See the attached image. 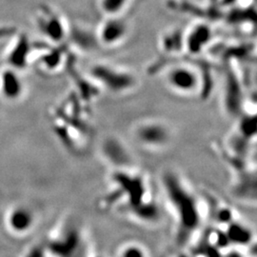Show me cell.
Instances as JSON below:
<instances>
[{
  "mask_svg": "<svg viewBox=\"0 0 257 257\" xmlns=\"http://www.w3.org/2000/svg\"><path fill=\"white\" fill-rule=\"evenodd\" d=\"M98 207L104 212L147 226L156 225L162 218L156 186L147 173L135 164L110 169Z\"/></svg>",
  "mask_w": 257,
  "mask_h": 257,
  "instance_id": "6da1fadb",
  "label": "cell"
},
{
  "mask_svg": "<svg viewBox=\"0 0 257 257\" xmlns=\"http://www.w3.org/2000/svg\"><path fill=\"white\" fill-rule=\"evenodd\" d=\"M160 186L174 222L175 241L180 246L186 245L200 230L207 216V205L189 181L174 170L162 174Z\"/></svg>",
  "mask_w": 257,
  "mask_h": 257,
  "instance_id": "7a4b0ae2",
  "label": "cell"
},
{
  "mask_svg": "<svg viewBox=\"0 0 257 257\" xmlns=\"http://www.w3.org/2000/svg\"><path fill=\"white\" fill-rule=\"evenodd\" d=\"M45 257H83L86 250V234L82 224L74 216L60 221L46 240Z\"/></svg>",
  "mask_w": 257,
  "mask_h": 257,
  "instance_id": "3957f363",
  "label": "cell"
},
{
  "mask_svg": "<svg viewBox=\"0 0 257 257\" xmlns=\"http://www.w3.org/2000/svg\"><path fill=\"white\" fill-rule=\"evenodd\" d=\"M133 136L138 145L150 151L165 150L173 140L171 128L158 120H148L139 123L134 128Z\"/></svg>",
  "mask_w": 257,
  "mask_h": 257,
  "instance_id": "277c9868",
  "label": "cell"
},
{
  "mask_svg": "<svg viewBox=\"0 0 257 257\" xmlns=\"http://www.w3.org/2000/svg\"><path fill=\"white\" fill-rule=\"evenodd\" d=\"M37 213L26 205L10 208L4 216V226L12 235L23 236L30 233L37 225Z\"/></svg>",
  "mask_w": 257,
  "mask_h": 257,
  "instance_id": "5b68a950",
  "label": "cell"
},
{
  "mask_svg": "<svg viewBox=\"0 0 257 257\" xmlns=\"http://www.w3.org/2000/svg\"><path fill=\"white\" fill-rule=\"evenodd\" d=\"M92 75L110 92H125L135 85L132 74L108 65H96L92 69Z\"/></svg>",
  "mask_w": 257,
  "mask_h": 257,
  "instance_id": "8992f818",
  "label": "cell"
},
{
  "mask_svg": "<svg viewBox=\"0 0 257 257\" xmlns=\"http://www.w3.org/2000/svg\"><path fill=\"white\" fill-rule=\"evenodd\" d=\"M168 84L176 92L192 93L199 85V76L196 71L187 65L172 68L167 75Z\"/></svg>",
  "mask_w": 257,
  "mask_h": 257,
  "instance_id": "52a82bcc",
  "label": "cell"
},
{
  "mask_svg": "<svg viewBox=\"0 0 257 257\" xmlns=\"http://www.w3.org/2000/svg\"><path fill=\"white\" fill-rule=\"evenodd\" d=\"M102 153L111 168L135 164L126 148L114 139L107 140L103 146Z\"/></svg>",
  "mask_w": 257,
  "mask_h": 257,
  "instance_id": "ba28073f",
  "label": "cell"
},
{
  "mask_svg": "<svg viewBox=\"0 0 257 257\" xmlns=\"http://www.w3.org/2000/svg\"><path fill=\"white\" fill-rule=\"evenodd\" d=\"M127 29L125 22L117 19V16L110 17L109 20H107L100 29L99 38L102 43L107 45L118 43L126 36Z\"/></svg>",
  "mask_w": 257,
  "mask_h": 257,
  "instance_id": "9c48e42d",
  "label": "cell"
},
{
  "mask_svg": "<svg viewBox=\"0 0 257 257\" xmlns=\"http://www.w3.org/2000/svg\"><path fill=\"white\" fill-rule=\"evenodd\" d=\"M115 257H150L146 247L138 241L130 240L120 245Z\"/></svg>",
  "mask_w": 257,
  "mask_h": 257,
  "instance_id": "30bf717a",
  "label": "cell"
},
{
  "mask_svg": "<svg viewBox=\"0 0 257 257\" xmlns=\"http://www.w3.org/2000/svg\"><path fill=\"white\" fill-rule=\"evenodd\" d=\"M210 31L206 26H199L193 30L187 41V45L190 51H192L193 53L200 52V47L205 45V43L208 41Z\"/></svg>",
  "mask_w": 257,
  "mask_h": 257,
  "instance_id": "8fae6325",
  "label": "cell"
},
{
  "mask_svg": "<svg viewBox=\"0 0 257 257\" xmlns=\"http://www.w3.org/2000/svg\"><path fill=\"white\" fill-rule=\"evenodd\" d=\"M128 0H100V8L108 17H116L125 9Z\"/></svg>",
  "mask_w": 257,
  "mask_h": 257,
  "instance_id": "7c38bea8",
  "label": "cell"
},
{
  "mask_svg": "<svg viewBox=\"0 0 257 257\" xmlns=\"http://www.w3.org/2000/svg\"><path fill=\"white\" fill-rule=\"evenodd\" d=\"M91 257H107L105 256L104 254H101V253H95V254H93V255H92Z\"/></svg>",
  "mask_w": 257,
  "mask_h": 257,
  "instance_id": "4fadbf2b",
  "label": "cell"
}]
</instances>
